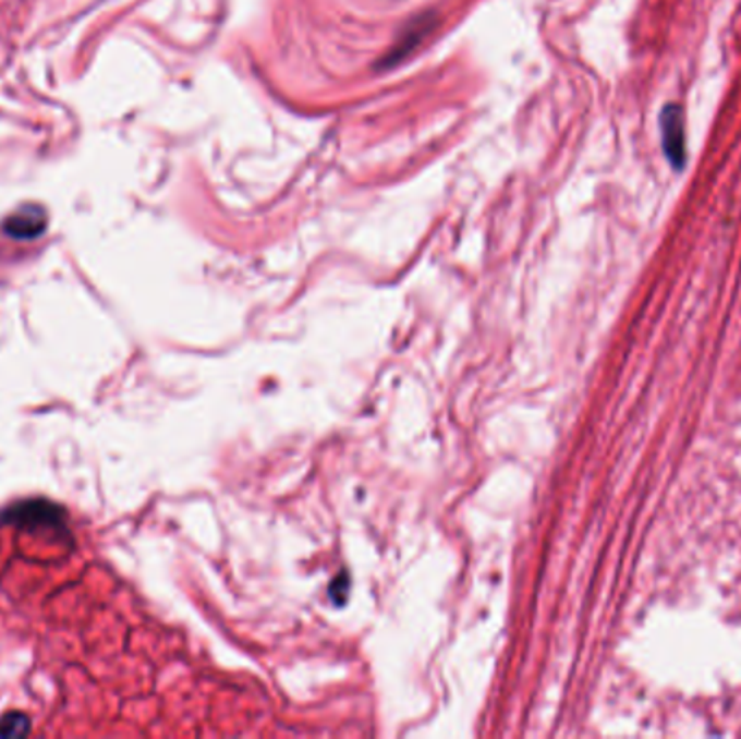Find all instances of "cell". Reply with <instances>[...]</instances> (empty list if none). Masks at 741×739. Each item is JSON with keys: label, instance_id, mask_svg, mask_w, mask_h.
Returning a JSON list of instances; mask_svg holds the SVG:
<instances>
[{"label": "cell", "instance_id": "cell-1", "mask_svg": "<svg viewBox=\"0 0 741 739\" xmlns=\"http://www.w3.org/2000/svg\"><path fill=\"white\" fill-rule=\"evenodd\" d=\"M659 131H661V148L670 166L681 172L688 163V146H685V116L679 105H666L659 113Z\"/></svg>", "mask_w": 741, "mask_h": 739}, {"label": "cell", "instance_id": "cell-2", "mask_svg": "<svg viewBox=\"0 0 741 739\" xmlns=\"http://www.w3.org/2000/svg\"><path fill=\"white\" fill-rule=\"evenodd\" d=\"M46 223H48V215L41 206H22L17 208L15 213H11L4 223H2V230L4 234H9L11 239H20V241H28V239H35L39 237L44 230H46Z\"/></svg>", "mask_w": 741, "mask_h": 739}, {"label": "cell", "instance_id": "cell-3", "mask_svg": "<svg viewBox=\"0 0 741 739\" xmlns=\"http://www.w3.org/2000/svg\"><path fill=\"white\" fill-rule=\"evenodd\" d=\"M4 514H9V517H4V521L26 523V525L44 523V525L54 528V525H59L63 521L61 512L52 504H46V501H24V504L13 506Z\"/></svg>", "mask_w": 741, "mask_h": 739}]
</instances>
